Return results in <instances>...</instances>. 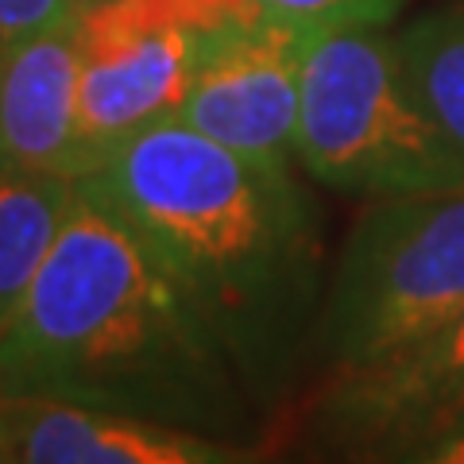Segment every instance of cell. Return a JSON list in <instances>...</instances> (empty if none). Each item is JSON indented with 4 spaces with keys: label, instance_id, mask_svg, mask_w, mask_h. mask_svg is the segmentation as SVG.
Segmentation results:
<instances>
[{
    "label": "cell",
    "instance_id": "obj_7",
    "mask_svg": "<svg viewBox=\"0 0 464 464\" xmlns=\"http://www.w3.org/2000/svg\"><path fill=\"white\" fill-rule=\"evenodd\" d=\"M20 464H232L244 445L159 418L63 399L12 395Z\"/></svg>",
    "mask_w": 464,
    "mask_h": 464
},
{
    "label": "cell",
    "instance_id": "obj_1",
    "mask_svg": "<svg viewBox=\"0 0 464 464\" xmlns=\"http://www.w3.org/2000/svg\"><path fill=\"white\" fill-rule=\"evenodd\" d=\"M0 391L232 438L248 380L148 240L78 186L54 248L0 333Z\"/></svg>",
    "mask_w": 464,
    "mask_h": 464
},
{
    "label": "cell",
    "instance_id": "obj_10",
    "mask_svg": "<svg viewBox=\"0 0 464 464\" xmlns=\"http://www.w3.org/2000/svg\"><path fill=\"white\" fill-rule=\"evenodd\" d=\"M78 182L12 167L0 159V333L24 306L43 259L54 248Z\"/></svg>",
    "mask_w": 464,
    "mask_h": 464
},
{
    "label": "cell",
    "instance_id": "obj_6",
    "mask_svg": "<svg viewBox=\"0 0 464 464\" xmlns=\"http://www.w3.org/2000/svg\"><path fill=\"white\" fill-rule=\"evenodd\" d=\"M314 43V35L271 20L228 27L209 43L174 116L237 155L290 167L302 70Z\"/></svg>",
    "mask_w": 464,
    "mask_h": 464
},
{
    "label": "cell",
    "instance_id": "obj_14",
    "mask_svg": "<svg viewBox=\"0 0 464 464\" xmlns=\"http://www.w3.org/2000/svg\"><path fill=\"white\" fill-rule=\"evenodd\" d=\"M402 460H422V464H464V411L449 418L441 430H433L430 438L411 445Z\"/></svg>",
    "mask_w": 464,
    "mask_h": 464
},
{
    "label": "cell",
    "instance_id": "obj_12",
    "mask_svg": "<svg viewBox=\"0 0 464 464\" xmlns=\"http://www.w3.org/2000/svg\"><path fill=\"white\" fill-rule=\"evenodd\" d=\"M252 8L259 20L325 39L337 32H356V27H387L399 16L402 0H252Z\"/></svg>",
    "mask_w": 464,
    "mask_h": 464
},
{
    "label": "cell",
    "instance_id": "obj_13",
    "mask_svg": "<svg viewBox=\"0 0 464 464\" xmlns=\"http://www.w3.org/2000/svg\"><path fill=\"white\" fill-rule=\"evenodd\" d=\"M74 20L78 8L70 0H0V51Z\"/></svg>",
    "mask_w": 464,
    "mask_h": 464
},
{
    "label": "cell",
    "instance_id": "obj_16",
    "mask_svg": "<svg viewBox=\"0 0 464 464\" xmlns=\"http://www.w3.org/2000/svg\"><path fill=\"white\" fill-rule=\"evenodd\" d=\"M70 5H74L78 12H85V8H93V5H97V0H70Z\"/></svg>",
    "mask_w": 464,
    "mask_h": 464
},
{
    "label": "cell",
    "instance_id": "obj_5",
    "mask_svg": "<svg viewBox=\"0 0 464 464\" xmlns=\"http://www.w3.org/2000/svg\"><path fill=\"white\" fill-rule=\"evenodd\" d=\"M464 411V310L430 337L372 364L333 372L314 430L348 457L402 460V453Z\"/></svg>",
    "mask_w": 464,
    "mask_h": 464
},
{
    "label": "cell",
    "instance_id": "obj_3",
    "mask_svg": "<svg viewBox=\"0 0 464 464\" xmlns=\"http://www.w3.org/2000/svg\"><path fill=\"white\" fill-rule=\"evenodd\" d=\"M295 159L344 194L464 190V155L402 66L399 35L356 27L314 43L302 70Z\"/></svg>",
    "mask_w": 464,
    "mask_h": 464
},
{
    "label": "cell",
    "instance_id": "obj_8",
    "mask_svg": "<svg viewBox=\"0 0 464 464\" xmlns=\"http://www.w3.org/2000/svg\"><path fill=\"white\" fill-rule=\"evenodd\" d=\"M74 24L0 51V159L82 182L93 163L78 132L82 51Z\"/></svg>",
    "mask_w": 464,
    "mask_h": 464
},
{
    "label": "cell",
    "instance_id": "obj_2",
    "mask_svg": "<svg viewBox=\"0 0 464 464\" xmlns=\"http://www.w3.org/2000/svg\"><path fill=\"white\" fill-rule=\"evenodd\" d=\"M78 186L121 213L190 290L248 387L286 368L325 298L322 232L290 167L256 163L167 116Z\"/></svg>",
    "mask_w": 464,
    "mask_h": 464
},
{
    "label": "cell",
    "instance_id": "obj_15",
    "mask_svg": "<svg viewBox=\"0 0 464 464\" xmlns=\"http://www.w3.org/2000/svg\"><path fill=\"white\" fill-rule=\"evenodd\" d=\"M0 464H16V433H12V395L0 391Z\"/></svg>",
    "mask_w": 464,
    "mask_h": 464
},
{
    "label": "cell",
    "instance_id": "obj_9",
    "mask_svg": "<svg viewBox=\"0 0 464 464\" xmlns=\"http://www.w3.org/2000/svg\"><path fill=\"white\" fill-rule=\"evenodd\" d=\"M213 39L201 32H167L82 51L78 132L93 167L140 128L182 109Z\"/></svg>",
    "mask_w": 464,
    "mask_h": 464
},
{
    "label": "cell",
    "instance_id": "obj_11",
    "mask_svg": "<svg viewBox=\"0 0 464 464\" xmlns=\"http://www.w3.org/2000/svg\"><path fill=\"white\" fill-rule=\"evenodd\" d=\"M399 51L418 97L464 155V0L414 20L399 35Z\"/></svg>",
    "mask_w": 464,
    "mask_h": 464
},
{
    "label": "cell",
    "instance_id": "obj_4",
    "mask_svg": "<svg viewBox=\"0 0 464 464\" xmlns=\"http://www.w3.org/2000/svg\"><path fill=\"white\" fill-rule=\"evenodd\" d=\"M464 310V190L380 198L360 213L314 322L333 372L430 337Z\"/></svg>",
    "mask_w": 464,
    "mask_h": 464
}]
</instances>
